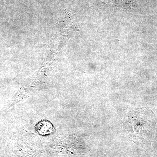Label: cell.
I'll use <instances>...</instances> for the list:
<instances>
[{
	"label": "cell",
	"mask_w": 157,
	"mask_h": 157,
	"mask_svg": "<svg viewBox=\"0 0 157 157\" xmlns=\"http://www.w3.org/2000/svg\"><path fill=\"white\" fill-rule=\"evenodd\" d=\"M37 132L41 135H47L51 134L53 132L52 124L47 121L40 122L36 126Z\"/></svg>",
	"instance_id": "6da1fadb"
}]
</instances>
